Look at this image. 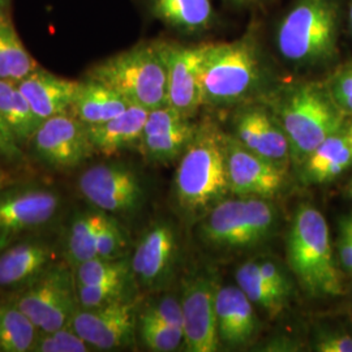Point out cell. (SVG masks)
Masks as SVG:
<instances>
[{
  "label": "cell",
  "mask_w": 352,
  "mask_h": 352,
  "mask_svg": "<svg viewBox=\"0 0 352 352\" xmlns=\"http://www.w3.org/2000/svg\"><path fill=\"white\" fill-rule=\"evenodd\" d=\"M264 102L283 128L291 160L296 164H302L324 140L346 126V115L333 100L327 84L292 82L273 90Z\"/></svg>",
  "instance_id": "cell-1"
},
{
  "label": "cell",
  "mask_w": 352,
  "mask_h": 352,
  "mask_svg": "<svg viewBox=\"0 0 352 352\" xmlns=\"http://www.w3.org/2000/svg\"><path fill=\"white\" fill-rule=\"evenodd\" d=\"M230 193L226 133L212 122L197 131L183 155L174 179L179 208L192 217H204Z\"/></svg>",
  "instance_id": "cell-2"
},
{
  "label": "cell",
  "mask_w": 352,
  "mask_h": 352,
  "mask_svg": "<svg viewBox=\"0 0 352 352\" xmlns=\"http://www.w3.org/2000/svg\"><path fill=\"white\" fill-rule=\"evenodd\" d=\"M287 263L308 296L336 298L343 295V280L334 258L327 219L309 204H302L291 222Z\"/></svg>",
  "instance_id": "cell-3"
},
{
  "label": "cell",
  "mask_w": 352,
  "mask_h": 352,
  "mask_svg": "<svg viewBox=\"0 0 352 352\" xmlns=\"http://www.w3.org/2000/svg\"><path fill=\"white\" fill-rule=\"evenodd\" d=\"M263 81L264 64L253 38L206 46L200 74L202 104L244 103L261 89Z\"/></svg>",
  "instance_id": "cell-4"
},
{
  "label": "cell",
  "mask_w": 352,
  "mask_h": 352,
  "mask_svg": "<svg viewBox=\"0 0 352 352\" xmlns=\"http://www.w3.org/2000/svg\"><path fill=\"white\" fill-rule=\"evenodd\" d=\"M338 36L336 0H298L278 26V51L294 65H321L337 56Z\"/></svg>",
  "instance_id": "cell-5"
},
{
  "label": "cell",
  "mask_w": 352,
  "mask_h": 352,
  "mask_svg": "<svg viewBox=\"0 0 352 352\" xmlns=\"http://www.w3.org/2000/svg\"><path fill=\"white\" fill-rule=\"evenodd\" d=\"M87 77L149 111L168 104L166 67L155 43H144L113 55L93 65Z\"/></svg>",
  "instance_id": "cell-6"
},
{
  "label": "cell",
  "mask_w": 352,
  "mask_h": 352,
  "mask_svg": "<svg viewBox=\"0 0 352 352\" xmlns=\"http://www.w3.org/2000/svg\"><path fill=\"white\" fill-rule=\"evenodd\" d=\"M277 227V209L266 199H225L202 217L200 238L215 250L243 251L263 245Z\"/></svg>",
  "instance_id": "cell-7"
},
{
  "label": "cell",
  "mask_w": 352,
  "mask_h": 352,
  "mask_svg": "<svg viewBox=\"0 0 352 352\" xmlns=\"http://www.w3.org/2000/svg\"><path fill=\"white\" fill-rule=\"evenodd\" d=\"M72 265L55 263L39 277L20 289L13 299L39 329L51 333L67 327L78 308L76 294L75 273Z\"/></svg>",
  "instance_id": "cell-8"
},
{
  "label": "cell",
  "mask_w": 352,
  "mask_h": 352,
  "mask_svg": "<svg viewBox=\"0 0 352 352\" xmlns=\"http://www.w3.org/2000/svg\"><path fill=\"white\" fill-rule=\"evenodd\" d=\"M54 189L26 186L0 192V251L24 235L50 225L62 208Z\"/></svg>",
  "instance_id": "cell-9"
},
{
  "label": "cell",
  "mask_w": 352,
  "mask_h": 352,
  "mask_svg": "<svg viewBox=\"0 0 352 352\" xmlns=\"http://www.w3.org/2000/svg\"><path fill=\"white\" fill-rule=\"evenodd\" d=\"M77 187L96 209L111 215L133 213L145 199L141 177L123 164L90 166L78 177Z\"/></svg>",
  "instance_id": "cell-10"
},
{
  "label": "cell",
  "mask_w": 352,
  "mask_h": 352,
  "mask_svg": "<svg viewBox=\"0 0 352 352\" xmlns=\"http://www.w3.org/2000/svg\"><path fill=\"white\" fill-rule=\"evenodd\" d=\"M219 285L212 273L199 272L183 280L182 309L184 350L214 352L221 347L217 330V294Z\"/></svg>",
  "instance_id": "cell-11"
},
{
  "label": "cell",
  "mask_w": 352,
  "mask_h": 352,
  "mask_svg": "<svg viewBox=\"0 0 352 352\" xmlns=\"http://www.w3.org/2000/svg\"><path fill=\"white\" fill-rule=\"evenodd\" d=\"M136 305L135 300L123 299L96 308L78 307L68 327L93 350L126 347L133 343L138 331Z\"/></svg>",
  "instance_id": "cell-12"
},
{
  "label": "cell",
  "mask_w": 352,
  "mask_h": 352,
  "mask_svg": "<svg viewBox=\"0 0 352 352\" xmlns=\"http://www.w3.org/2000/svg\"><path fill=\"white\" fill-rule=\"evenodd\" d=\"M30 142L38 158L58 170L75 168L96 154L88 126L71 113L43 120Z\"/></svg>",
  "instance_id": "cell-13"
},
{
  "label": "cell",
  "mask_w": 352,
  "mask_h": 352,
  "mask_svg": "<svg viewBox=\"0 0 352 352\" xmlns=\"http://www.w3.org/2000/svg\"><path fill=\"white\" fill-rule=\"evenodd\" d=\"M227 175L235 197L273 199L286 184V167L254 154L226 135Z\"/></svg>",
  "instance_id": "cell-14"
},
{
  "label": "cell",
  "mask_w": 352,
  "mask_h": 352,
  "mask_svg": "<svg viewBox=\"0 0 352 352\" xmlns=\"http://www.w3.org/2000/svg\"><path fill=\"white\" fill-rule=\"evenodd\" d=\"M155 45L166 67L168 104L192 118L202 106L200 74L208 45L182 46L171 42H155Z\"/></svg>",
  "instance_id": "cell-15"
},
{
  "label": "cell",
  "mask_w": 352,
  "mask_h": 352,
  "mask_svg": "<svg viewBox=\"0 0 352 352\" xmlns=\"http://www.w3.org/2000/svg\"><path fill=\"white\" fill-rule=\"evenodd\" d=\"M177 253L173 226L167 222L151 225L140 238L131 257L132 277L144 289H162L174 274Z\"/></svg>",
  "instance_id": "cell-16"
},
{
  "label": "cell",
  "mask_w": 352,
  "mask_h": 352,
  "mask_svg": "<svg viewBox=\"0 0 352 352\" xmlns=\"http://www.w3.org/2000/svg\"><path fill=\"white\" fill-rule=\"evenodd\" d=\"M190 119L170 104L151 110L139 144L144 158L167 164L182 157L197 131Z\"/></svg>",
  "instance_id": "cell-17"
},
{
  "label": "cell",
  "mask_w": 352,
  "mask_h": 352,
  "mask_svg": "<svg viewBox=\"0 0 352 352\" xmlns=\"http://www.w3.org/2000/svg\"><path fill=\"white\" fill-rule=\"evenodd\" d=\"M232 126L234 136L243 146L286 167L291 160L289 139L265 102L243 106L235 113Z\"/></svg>",
  "instance_id": "cell-18"
},
{
  "label": "cell",
  "mask_w": 352,
  "mask_h": 352,
  "mask_svg": "<svg viewBox=\"0 0 352 352\" xmlns=\"http://www.w3.org/2000/svg\"><path fill=\"white\" fill-rule=\"evenodd\" d=\"M215 311L221 344L227 347H245L257 338L260 320L254 305L239 286L219 287Z\"/></svg>",
  "instance_id": "cell-19"
},
{
  "label": "cell",
  "mask_w": 352,
  "mask_h": 352,
  "mask_svg": "<svg viewBox=\"0 0 352 352\" xmlns=\"http://www.w3.org/2000/svg\"><path fill=\"white\" fill-rule=\"evenodd\" d=\"M56 252L41 240L19 241L0 251V289H25L51 265L56 263Z\"/></svg>",
  "instance_id": "cell-20"
},
{
  "label": "cell",
  "mask_w": 352,
  "mask_h": 352,
  "mask_svg": "<svg viewBox=\"0 0 352 352\" xmlns=\"http://www.w3.org/2000/svg\"><path fill=\"white\" fill-rule=\"evenodd\" d=\"M80 81L50 74L42 68L17 82L32 110L43 122L60 113H71Z\"/></svg>",
  "instance_id": "cell-21"
},
{
  "label": "cell",
  "mask_w": 352,
  "mask_h": 352,
  "mask_svg": "<svg viewBox=\"0 0 352 352\" xmlns=\"http://www.w3.org/2000/svg\"><path fill=\"white\" fill-rule=\"evenodd\" d=\"M149 110L129 104L124 113L100 124L88 126L89 139L96 153L104 157L115 154L131 146H139Z\"/></svg>",
  "instance_id": "cell-22"
},
{
  "label": "cell",
  "mask_w": 352,
  "mask_h": 352,
  "mask_svg": "<svg viewBox=\"0 0 352 352\" xmlns=\"http://www.w3.org/2000/svg\"><path fill=\"white\" fill-rule=\"evenodd\" d=\"M302 182L325 184L342 175L352 166V151L346 126L324 140L302 162Z\"/></svg>",
  "instance_id": "cell-23"
},
{
  "label": "cell",
  "mask_w": 352,
  "mask_h": 352,
  "mask_svg": "<svg viewBox=\"0 0 352 352\" xmlns=\"http://www.w3.org/2000/svg\"><path fill=\"white\" fill-rule=\"evenodd\" d=\"M129 102L113 89L87 77L80 81L71 113L87 126L100 124L124 113Z\"/></svg>",
  "instance_id": "cell-24"
},
{
  "label": "cell",
  "mask_w": 352,
  "mask_h": 352,
  "mask_svg": "<svg viewBox=\"0 0 352 352\" xmlns=\"http://www.w3.org/2000/svg\"><path fill=\"white\" fill-rule=\"evenodd\" d=\"M148 4L157 19L186 33H199L213 23L210 0H148Z\"/></svg>",
  "instance_id": "cell-25"
},
{
  "label": "cell",
  "mask_w": 352,
  "mask_h": 352,
  "mask_svg": "<svg viewBox=\"0 0 352 352\" xmlns=\"http://www.w3.org/2000/svg\"><path fill=\"white\" fill-rule=\"evenodd\" d=\"M0 115L17 142L30 141L42 123L13 81L0 80Z\"/></svg>",
  "instance_id": "cell-26"
},
{
  "label": "cell",
  "mask_w": 352,
  "mask_h": 352,
  "mask_svg": "<svg viewBox=\"0 0 352 352\" xmlns=\"http://www.w3.org/2000/svg\"><path fill=\"white\" fill-rule=\"evenodd\" d=\"M39 68L26 50L12 21L0 12V80L19 82Z\"/></svg>",
  "instance_id": "cell-27"
},
{
  "label": "cell",
  "mask_w": 352,
  "mask_h": 352,
  "mask_svg": "<svg viewBox=\"0 0 352 352\" xmlns=\"http://www.w3.org/2000/svg\"><path fill=\"white\" fill-rule=\"evenodd\" d=\"M104 214L97 209L74 218L65 239V257L72 267L97 257V238Z\"/></svg>",
  "instance_id": "cell-28"
},
{
  "label": "cell",
  "mask_w": 352,
  "mask_h": 352,
  "mask_svg": "<svg viewBox=\"0 0 352 352\" xmlns=\"http://www.w3.org/2000/svg\"><path fill=\"white\" fill-rule=\"evenodd\" d=\"M39 334L34 322L14 302L0 304V349L3 352L32 351Z\"/></svg>",
  "instance_id": "cell-29"
},
{
  "label": "cell",
  "mask_w": 352,
  "mask_h": 352,
  "mask_svg": "<svg viewBox=\"0 0 352 352\" xmlns=\"http://www.w3.org/2000/svg\"><path fill=\"white\" fill-rule=\"evenodd\" d=\"M236 285L247 295L253 305L258 307L270 318L285 312L287 305L278 299L277 295L266 283L257 260H251L238 267L235 273Z\"/></svg>",
  "instance_id": "cell-30"
},
{
  "label": "cell",
  "mask_w": 352,
  "mask_h": 352,
  "mask_svg": "<svg viewBox=\"0 0 352 352\" xmlns=\"http://www.w3.org/2000/svg\"><path fill=\"white\" fill-rule=\"evenodd\" d=\"M74 273L77 286H89L118 279H126L132 276L131 260L126 257H94L85 263L76 265Z\"/></svg>",
  "instance_id": "cell-31"
},
{
  "label": "cell",
  "mask_w": 352,
  "mask_h": 352,
  "mask_svg": "<svg viewBox=\"0 0 352 352\" xmlns=\"http://www.w3.org/2000/svg\"><path fill=\"white\" fill-rule=\"evenodd\" d=\"M138 331L140 340L151 351H176L184 344V333L182 327H173L142 314L139 315Z\"/></svg>",
  "instance_id": "cell-32"
},
{
  "label": "cell",
  "mask_w": 352,
  "mask_h": 352,
  "mask_svg": "<svg viewBox=\"0 0 352 352\" xmlns=\"http://www.w3.org/2000/svg\"><path fill=\"white\" fill-rule=\"evenodd\" d=\"M128 279V278H126ZM126 279H118L98 285L77 286L76 294L78 307L81 308H96L110 302L126 299Z\"/></svg>",
  "instance_id": "cell-33"
},
{
  "label": "cell",
  "mask_w": 352,
  "mask_h": 352,
  "mask_svg": "<svg viewBox=\"0 0 352 352\" xmlns=\"http://www.w3.org/2000/svg\"><path fill=\"white\" fill-rule=\"evenodd\" d=\"M91 350L88 343L80 338L68 325L51 333L39 331L32 349L33 352H88Z\"/></svg>",
  "instance_id": "cell-34"
},
{
  "label": "cell",
  "mask_w": 352,
  "mask_h": 352,
  "mask_svg": "<svg viewBox=\"0 0 352 352\" xmlns=\"http://www.w3.org/2000/svg\"><path fill=\"white\" fill-rule=\"evenodd\" d=\"M128 241L126 232L111 214H104L98 238H97V257L119 258L124 257Z\"/></svg>",
  "instance_id": "cell-35"
},
{
  "label": "cell",
  "mask_w": 352,
  "mask_h": 352,
  "mask_svg": "<svg viewBox=\"0 0 352 352\" xmlns=\"http://www.w3.org/2000/svg\"><path fill=\"white\" fill-rule=\"evenodd\" d=\"M327 89L342 113L352 115V63L343 65L327 82Z\"/></svg>",
  "instance_id": "cell-36"
},
{
  "label": "cell",
  "mask_w": 352,
  "mask_h": 352,
  "mask_svg": "<svg viewBox=\"0 0 352 352\" xmlns=\"http://www.w3.org/2000/svg\"><path fill=\"white\" fill-rule=\"evenodd\" d=\"M260 272L263 274L269 287L278 296L280 302L289 305L291 294H292V283L289 276L283 272V269L273 260H257Z\"/></svg>",
  "instance_id": "cell-37"
},
{
  "label": "cell",
  "mask_w": 352,
  "mask_h": 352,
  "mask_svg": "<svg viewBox=\"0 0 352 352\" xmlns=\"http://www.w3.org/2000/svg\"><path fill=\"white\" fill-rule=\"evenodd\" d=\"M142 315L149 316L173 327L183 329V309L182 302L174 296H164L160 300L149 304L142 312Z\"/></svg>",
  "instance_id": "cell-38"
},
{
  "label": "cell",
  "mask_w": 352,
  "mask_h": 352,
  "mask_svg": "<svg viewBox=\"0 0 352 352\" xmlns=\"http://www.w3.org/2000/svg\"><path fill=\"white\" fill-rule=\"evenodd\" d=\"M338 256L342 267L352 274V215L340 219Z\"/></svg>",
  "instance_id": "cell-39"
},
{
  "label": "cell",
  "mask_w": 352,
  "mask_h": 352,
  "mask_svg": "<svg viewBox=\"0 0 352 352\" xmlns=\"http://www.w3.org/2000/svg\"><path fill=\"white\" fill-rule=\"evenodd\" d=\"M315 350L318 352H352V336L340 331L324 333L316 342Z\"/></svg>",
  "instance_id": "cell-40"
},
{
  "label": "cell",
  "mask_w": 352,
  "mask_h": 352,
  "mask_svg": "<svg viewBox=\"0 0 352 352\" xmlns=\"http://www.w3.org/2000/svg\"><path fill=\"white\" fill-rule=\"evenodd\" d=\"M0 154L8 158L21 157V151L16 140L11 139L0 132Z\"/></svg>",
  "instance_id": "cell-41"
},
{
  "label": "cell",
  "mask_w": 352,
  "mask_h": 352,
  "mask_svg": "<svg viewBox=\"0 0 352 352\" xmlns=\"http://www.w3.org/2000/svg\"><path fill=\"white\" fill-rule=\"evenodd\" d=\"M0 132H1L3 135H6V136L11 138V139L16 140L14 139V138H13L11 129L8 128V126H7V123H6V122H4V119L1 118V115H0Z\"/></svg>",
  "instance_id": "cell-42"
},
{
  "label": "cell",
  "mask_w": 352,
  "mask_h": 352,
  "mask_svg": "<svg viewBox=\"0 0 352 352\" xmlns=\"http://www.w3.org/2000/svg\"><path fill=\"white\" fill-rule=\"evenodd\" d=\"M346 136H347V140H349V144H350V148H351L352 151V120L351 123L346 126Z\"/></svg>",
  "instance_id": "cell-43"
},
{
  "label": "cell",
  "mask_w": 352,
  "mask_h": 352,
  "mask_svg": "<svg viewBox=\"0 0 352 352\" xmlns=\"http://www.w3.org/2000/svg\"><path fill=\"white\" fill-rule=\"evenodd\" d=\"M7 6H8V0H0V12H4Z\"/></svg>",
  "instance_id": "cell-44"
},
{
  "label": "cell",
  "mask_w": 352,
  "mask_h": 352,
  "mask_svg": "<svg viewBox=\"0 0 352 352\" xmlns=\"http://www.w3.org/2000/svg\"><path fill=\"white\" fill-rule=\"evenodd\" d=\"M350 25H351V30H352V3H351V6H350Z\"/></svg>",
  "instance_id": "cell-45"
},
{
  "label": "cell",
  "mask_w": 352,
  "mask_h": 352,
  "mask_svg": "<svg viewBox=\"0 0 352 352\" xmlns=\"http://www.w3.org/2000/svg\"><path fill=\"white\" fill-rule=\"evenodd\" d=\"M349 193H350V196L352 197V179L351 182H350V186H349Z\"/></svg>",
  "instance_id": "cell-46"
},
{
  "label": "cell",
  "mask_w": 352,
  "mask_h": 352,
  "mask_svg": "<svg viewBox=\"0 0 352 352\" xmlns=\"http://www.w3.org/2000/svg\"><path fill=\"white\" fill-rule=\"evenodd\" d=\"M234 1H238V3H247V1H253V0H234Z\"/></svg>",
  "instance_id": "cell-47"
},
{
  "label": "cell",
  "mask_w": 352,
  "mask_h": 352,
  "mask_svg": "<svg viewBox=\"0 0 352 352\" xmlns=\"http://www.w3.org/2000/svg\"><path fill=\"white\" fill-rule=\"evenodd\" d=\"M0 351H1V349H0Z\"/></svg>",
  "instance_id": "cell-48"
}]
</instances>
